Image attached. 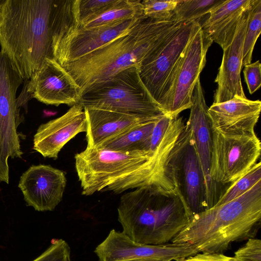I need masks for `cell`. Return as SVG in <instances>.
Listing matches in <instances>:
<instances>
[{
    "label": "cell",
    "mask_w": 261,
    "mask_h": 261,
    "mask_svg": "<svg viewBox=\"0 0 261 261\" xmlns=\"http://www.w3.org/2000/svg\"><path fill=\"white\" fill-rule=\"evenodd\" d=\"M183 129L181 123L172 122L154 151L124 152L87 145L74 156L82 194L89 196L106 191L119 194L147 185L176 191L170 160Z\"/></svg>",
    "instance_id": "cell-1"
},
{
    "label": "cell",
    "mask_w": 261,
    "mask_h": 261,
    "mask_svg": "<svg viewBox=\"0 0 261 261\" xmlns=\"http://www.w3.org/2000/svg\"><path fill=\"white\" fill-rule=\"evenodd\" d=\"M58 0H5L0 5V46L24 81L53 58Z\"/></svg>",
    "instance_id": "cell-2"
},
{
    "label": "cell",
    "mask_w": 261,
    "mask_h": 261,
    "mask_svg": "<svg viewBox=\"0 0 261 261\" xmlns=\"http://www.w3.org/2000/svg\"><path fill=\"white\" fill-rule=\"evenodd\" d=\"M181 22L143 16L126 33L81 58L61 65L82 91L130 67H139Z\"/></svg>",
    "instance_id": "cell-3"
},
{
    "label": "cell",
    "mask_w": 261,
    "mask_h": 261,
    "mask_svg": "<svg viewBox=\"0 0 261 261\" xmlns=\"http://www.w3.org/2000/svg\"><path fill=\"white\" fill-rule=\"evenodd\" d=\"M261 218V180L228 202L193 215L171 241L188 244L198 252L222 253L231 244L254 238Z\"/></svg>",
    "instance_id": "cell-4"
},
{
    "label": "cell",
    "mask_w": 261,
    "mask_h": 261,
    "mask_svg": "<svg viewBox=\"0 0 261 261\" xmlns=\"http://www.w3.org/2000/svg\"><path fill=\"white\" fill-rule=\"evenodd\" d=\"M134 189L121 196L117 209L122 232L132 240L167 244L189 222L192 215L177 191L154 185Z\"/></svg>",
    "instance_id": "cell-5"
},
{
    "label": "cell",
    "mask_w": 261,
    "mask_h": 261,
    "mask_svg": "<svg viewBox=\"0 0 261 261\" xmlns=\"http://www.w3.org/2000/svg\"><path fill=\"white\" fill-rule=\"evenodd\" d=\"M77 103L85 108L148 117H160L166 113L143 84L137 66L126 68L90 85L82 91Z\"/></svg>",
    "instance_id": "cell-6"
},
{
    "label": "cell",
    "mask_w": 261,
    "mask_h": 261,
    "mask_svg": "<svg viewBox=\"0 0 261 261\" xmlns=\"http://www.w3.org/2000/svg\"><path fill=\"white\" fill-rule=\"evenodd\" d=\"M73 0H60L52 38L53 58L61 65L76 60L124 34L144 15L110 25L85 29L75 21Z\"/></svg>",
    "instance_id": "cell-7"
},
{
    "label": "cell",
    "mask_w": 261,
    "mask_h": 261,
    "mask_svg": "<svg viewBox=\"0 0 261 261\" xmlns=\"http://www.w3.org/2000/svg\"><path fill=\"white\" fill-rule=\"evenodd\" d=\"M200 26L199 20L181 22L138 67L143 84L161 106L169 91L182 53Z\"/></svg>",
    "instance_id": "cell-8"
},
{
    "label": "cell",
    "mask_w": 261,
    "mask_h": 261,
    "mask_svg": "<svg viewBox=\"0 0 261 261\" xmlns=\"http://www.w3.org/2000/svg\"><path fill=\"white\" fill-rule=\"evenodd\" d=\"M260 150V141L254 132L233 134L213 130L212 181L217 187L234 183L257 163Z\"/></svg>",
    "instance_id": "cell-9"
},
{
    "label": "cell",
    "mask_w": 261,
    "mask_h": 261,
    "mask_svg": "<svg viewBox=\"0 0 261 261\" xmlns=\"http://www.w3.org/2000/svg\"><path fill=\"white\" fill-rule=\"evenodd\" d=\"M201 25L185 47L171 86L161 105L172 117L190 109L193 93L206 63V56L213 43Z\"/></svg>",
    "instance_id": "cell-10"
},
{
    "label": "cell",
    "mask_w": 261,
    "mask_h": 261,
    "mask_svg": "<svg viewBox=\"0 0 261 261\" xmlns=\"http://www.w3.org/2000/svg\"><path fill=\"white\" fill-rule=\"evenodd\" d=\"M24 82L6 54L0 51V170L9 168L8 159L21 158L19 135L17 129L21 122L16 97Z\"/></svg>",
    "instance_id": "cell-11"
},
{
    "label": "cell",
    "mask_w": 261,
    "mask_h": 261,
    "mask_svg": "<svg viewBox=\"0 0 261 261\" xmlns=\"http://www.w3.org/2000/svg\"><path fill=\"white\" fill-rule=\"evenodd\" d=\"M170 163L176 191L192 215L207 210L203 173L186 125L172 149Z\"/></svg>",
    "instance_id": "cell-12"
},
{
    "label": "cell",
    "mask_w": 261,
    "mask_h": 261,
    "mask_svg": "<svg viewBox=\"0 0 261 261\" xmlns=\"http://www.w3.org/2000/svg\"><path fill=\"white\" fill-rule=\"evenodd\" d=\"M99 261H121L139 258H153L166 261H184L198 253L188 244L148 245L129 238L123 232L112 229L95 248Z\"/></svg>",
    "instance_id": "cell-13"
},
{
    "label": "cell",
    "mask_w": 261,
    "mask_h": 261,
    "mask_svg": "<svg viewBox=\"0 0 261 261\" xmlns=\"http://www.w3.org/2000/svg\"><path fill=\"white\" fill-rule=\"evenodd\" d=\"M24 87L31 98L47 105L78 103L81 90L70 73L54 58H46Z\"/></svg>",
    "instance_id": "cell-14"
},
{
    "label": "cell",
    "mask_w": 261,
    "mask_h": 261,
    "mask_svg": "<svg viewBox=\"0 0 261 261\" xmlns=\"http://www.w3.org/2000/svg\"><path fill=\"white\" fill-rule=\"evenodd\" d=\"M200 79L195 85L186 126L190 132L204 177L207 210L217 203V187L212 181L211 162L213 130Z\"/></svg>",
    "instance_id": "cell-15"
},
{
    "label": "cell",
    "mask_w": 261,
    "mask_h": 261,
    "mask_svg": "<svg viewBox=\"0 0 261 261\" xmlns=\"http://www.w3.org/2000/svg\"><path fill=\"white\" fill-rule=\"evenodd\" d=\"M66 182L62 171L40 164L25 171L18 186L28 206L39 212L52 211L62 200Z\"/></svg>",
    "instance_id": "cell-16"
},
{
    "label": "cell",
    "mask_w": 261,
    "mask_h": 261,
    "mask_svg": "<svg viewBox=\"0 0 261 261\" xmlns=\"http://www.w3.org/2000/svg\"><path fill=\"white\" fill-rule=\"evenodd\" d=\"M86 130L85 108L76 103L61 116L38 127L34 136L33 149L44 158L56 160L67 142Z\"/></svg>",
    "instance_id": "cell-17"
},
{
    "label": "cell",
    "mask_w": 261,
    "mask_h": 261,
    "mask_svg": "<svg viewBox=\"0 0 261 261\" xmlns=\"http://www.w3.org/2000/svg\"><path fill=\"white\" fill-rule=\"evenodd\" d=\"M249 9L240 18L232 41L223 49L221 64L215 80L217 88L213 103L223 102L235 96L246 97L242 87L241 72L243 68V42Z\"/></svg>",
    "instance_id": "cell-18"
},
{
    "label": "cell",
    "mask_w": 261,
    "mask_h": 261,
    "mask_svg": "<svg viewBox=\"0 0 261 261\" xmlns=\"http://www.w3.org/2000/svg\"><path fill=\"white\" fill-rule=\"evenodd\" d=\"M260 110L259 100L235 96L223 102L213 103L207 112L213 130L241 134L254 132Z\"/></svg>",
    "instance_id": "cell-19"
},
{
    "label": "cell",
    "mask_w": 261,
    "mask_h": 261,
    "mask_svg": "<svg viewBox=\"0 0 261 261\" xmlns=\"http://www.w3.org/2000/svg\"><path fill=\"white\" fill-rule=\"evenodd\" d=\"M85 110L87 117V145L96 148L135 126L162 116L144 117L90 108H85Z\"/></svg>",
    "instance_id": "cell-20"
},
{
    "label": "cell",
    "mask_w": 261,
    "mask_h": 261,
    "mask_svg": "<svg viewBox=\"0 0 261 261\" xmlns=\"http://www.w3.org/2000/svg\"><path fill=\"white\" fill-rule=\"evenodd\" d=\"M252 0H224L208 14L201 24L202 31L213 42L224 49L230 44L240 19Z\"/></svg>",
    "instance_id": "cell-21"
},
{
    "label": "cell",
    "mask_w": 261,
    "mask_h": 261,
    "mask_svg": "<svg viewBox=\"0 0 261 261\" xmlns=\"http://www.w3.org/2000/svg\"><path fill=\"white\" fill-rule=\"evenodd\" d=\"M159 118L135 126L104 142L98 148L124 152L150 151L152 133Z\"/></svg>",
    "instance_id": "cell-22"
},
{
    "label": "cell",
    "mask_w": 261,
    "mask_h": 261,
    "mask_svg": "<svg viewBox=\"0 0 261 261\" xmlns=\"http://www.w3.org/2000/svg\"><path fill=\"white\" fill-rule=\"evenodd\" d=\"M143 15V8L140 0H116L107 9L91 16L80 23L85 29L103 27L116 22L139 17Z\"/></svg>",
    "instance_id": "cell-23"
},
{
    "label": "cell",
    "mask_w": 261,
    "mask_h": 261,
    "mask_svg": "<svg viewBox=\"0 0 261 261\" xmlns=\"http://www.w3.org/2000/svg\"><path fill=\"white\" fill-rule=\"evenodd\" d=\"M261 30V1L252 0L248 10L243 49L242 67L251 63L255 42Z\"/></svg>",
    "instance_id": "cell-24"
},
{
    "label": "cell",
    "mask_w": 261,
    "mask_h": 261,
    "mask_svg": "<svg viewBox=\"0 0 261 261\" xmlns=\"http://www.w3.org/2000/svg\"><path fill=\"white\" fill-rule=\"evenodd\" d=\"M224 0H179L173 12L174 18L181 22L198 21L210 14Z\"/></svg>",
    "instance_id": "cell-25"
},
{
    "label": "cell",
    "mask_w": 261,
    "mask_h": 261,
    "mask_svg": "<svg viewBox=\"0 0 261 261\" xmlns=\"http://www.w3.org/2000/svg\"><path fill=\"white\" fill-rule=\"evenodd\" d=\"M260 180L261 163L259 162L243 176L230 185L220 196L215 205L225 203L241 196Z\"/></svg>",
    "instance_id": "cell-26"
},
{
    "label": "cell",
    "mask_w": 261,
    "mask_h": 261,
    "mask_svg": "<svg viewBox=\"0 0 261 261\" xmlns=\"http://www.w3.org/2000/svg\"><path fill=\"white\" fill-rule=\"evenodd\" d=\"M179 0H144L141 1L144 16L158 20L173 17V12Z\"/></svg>",
    "instance_id": "cell-27"
},
{
    "label": "cell",
    "mask_w": 261,
    "mask_h": 261,
    "mask_svg": "<svg viewBox=\"0 0 261 261\" xmlns=\"http://www.w3.org/2000/svg\"><path fill=\"white\" fill-rule=\"evenodd\" d=\"M116 0H73V11L75 20L80 23L107 9Z\"/></svg>",
    "instance_id": "cell-28"
},
{
    "label": "cell",
    "mask_w": 261,
    "mask_h": 261,
    "mask_svg": "<svg viewBox=\"0 0 261 261\" xmlns=\"http://www.w3.org/2000/svg\"><path fill=\"white\" fill-rule=\"evenodd\" d=\"M70 253V248L65 241L54 239L49 247L32 261H71Z\"/></svg>",
    "instance_id": "cell-29"
},
{
    "label": "cell",
    "mask_w": 261,
    "mask_h": 261,
    "mask_svg": "<svg viewBox=\"0 0 261 261\" xmlns=\"http://www.w3.org/2000/svg\"><path fill=\"white\" fill-rule=\"evenodd\" d=\"M238 261H261V240L250 238L245 244L234 252Z\"/></svg>",
    "instance_id": "cell-30"
},
{
    "label": "cell",
    "mask_w": 261,
    "mask_h": 261,
    "mask_svg": "<svg viewBox=\"0 0 261 261\" xmlns=\"http://www.w3.org/2000/svg\"><path fill=\"white\" fill-rule=\"evenodd\" d=\"M243 73L250 94H253L261 86V64L257 60L244 67Z\"/></svg>",
    "instance_id": "cell-31"
},
{
    "label": "cell",
    "mask_w": 261,
    "mask_h": 261,
    "mask_svg": "<svg viewBox=\"0 0 261 261\" xmlns=\"http://www.w3.org/2000/svg\"><path fill=\"white\" fill-rule=\"evenodd\" d=\"M184 261H238L234 257L221 253H198L186 258Z\"/></svg>",
    "instance_id": "cell-32"
},
{
    "label": "cell",
    "mask_w": 261,
    "mask_h": 261,
    "mask_svg": "<svg viewBox=\"0 0 261 261\" xmlns=\"http://www.w3.org/2000/svg\"><path fill=\"white\" fill-rule=\"evenodd\" d=\"M121 261H166L153 258H139V259H133Z\"/></svg>",
    "instance_id": "cell-33"
},
{
    "label": "cell",
    "mask_w": 261,
    "mask_h": 261,
    "mask_svg": "<svg viewBox=\"0 0 261 261\" xmlns=\"http://www.w3.org/2000/svg\"><path fill=\"white\" fill-rule=\"evenodd\" d=\"M5 0H0V5H1L4 2Z\"/></svg>",
    "instance_id": "cell-34"
}]
</instances>
